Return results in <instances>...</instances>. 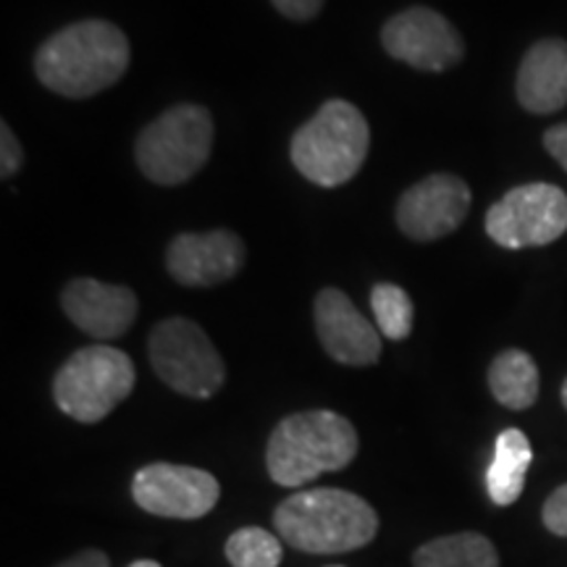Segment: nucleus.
Returning a JSON list of instances; mask_svg holds the SVG:
<instances>
[{"label":"nucleus","instance_id":"obj_1","mask_svg":"<svg viewBox=\"0 0 567 567\" xmlns=\"http://www.w3.org/2000/svg\"><path fill=\"white\" fill-rule=\"evenodd\" d=\"M130 61V40L116 24L84 19L42 42L34 55V74L55 95L90 97L122 80Z\"/></svg>","mask_w":567,"mask_h":567},{"label":"nucleus","instance_id":"obj_2","mask_svg":"<svg viewBox=\"0 0 567 567\" xmlns=\"http://www.w3.org/2000/svg\"><path fill=\"white\" fill-rule=\"evenodd\" d=\"M274 526L289 547L310 555H344L373 542L379 515L363 496L344 488H308L276 507Z\"/></svg>","mask_w":567,"mask_h":567},{"label":"nucleus","instance_id":"obj_3","mask_svg":"<svg viewBox=\"0 0 567 567\" xmlns=\"http://www.w3.org/2000/svg\"><path fill=\"white\" fill-rule=\"evenodd\" d=\"M358 455V431L331 410L295 413L276 425L266 450L268 476L279 486H305L347 467Z\"/></svg>","mask_w":567,"mask_h":567},{"label":"nucleus","instance_id":"obj_4","mask_svg":"<svg viewBox=\"0 0 567 567\" xmlns=\"http://www.w3.org/2000/svg\"><path fill=\"white\" fill-rule=\"evenodd\" d=\"M371 151V126L347 101H329L308 124L295 132V168L318 187H339L363 168Z\"/></svg>","mask_w":567,"mask_h":567},{"label":"nucleus","instance_id":"obj_5","mask_svg":"<svg viewBox=\"0 0 567 567\" xmlns=\"http://www.w3.org/2000/svg\"><path fill=\"white\" fill-rule=\"evenodd\" d=\"M213 151V116L208 109L182 103L161 113L140 132L134 145L140 172L163 187L189 182Z\"/></svg>","mask_w":567,"mask_h":567},{"label":"nucleus","instance_id":"obj_6","mask_svg":"<svg viewBox=\"0 0 567 567\" xmlns=\"http://www.w3.org/2000/svg\"><path fill=\"white\" fill-rule=\"evenodd\" d=\"M134 363L130 354L109 344L82 347L59 368L53 396L69 417L80 423H101L132 394Z\"/></svg>","mask_w":567,"mask_h":567},{"label":"nucleus","instance_id":"obj_7","mask_svg":"<svg viewBox=\"0 0 567 567\" xmlns=\"http://www.w3.org/2000/svg\"><path fill=\"white\" fill-rule=\"evenodd\" d=\"M153 371L166 386L195 400H210L226 381V365L208 334L189 318H166L153 329Z\"/></svg>","mask_w":567,"mask_h":567},{"label":"nucleus","instance_id":"obj_8","mask_svg":"<svg viewBox=\"0 0 567 567\" xmlns=\"http://www.w3.org/2000/svg\"><path fill=\"white\" fill-rule=\"evenodd\" d=\"M567 231V195L555 184L534 182L509 189L486 213V234L499 247H544Z\"/></svg>","mask_w":567,"mask_h":567},{"label":"nucleus","instance_id":"obj_9","mask_svg":"<svg viewBox=\"0 0 567 567\" xmlns=\"http://www.w3.org/2000/svg\"><path fill=\"white\" fill-rule=\"evenodd\" d=\"M132 496L151 515L197 520L216 507L221 486L200 467L153 463L137 471L132 481Z\"/></svg>","mask_w":567,"mask_h":567},{"label":"nucleus","instance_id":"obj_10","mask_svg":"<svg viewBox=\"0 0 567 567\" xmlns=\"http://www.w3.org/2000/svg\"><path fill=\"white\" fill-rule=\"evenodd\" d=\"M384 51L392 59L417 71H446L465 55L463 38L455 27L434 9H408L396 13L381 30Z\"/></svg>","mask_w":567,"mask_h":567},{"label":"nucleus","instance_id":"obj_11","mask_svg":"<svg viewBox=\"0 0 567 567\" xmlns=\"http://www.w3.org/2000/svg\"><path fill=\"white\" fill-rule=\"evenodd\" d=\"M471 203V187L460 176H425L396 203V226L415 243H434L460 229Z\"/></svg>","mask_w":567,"mask_h":567},{"label":"nucleus","instance_id":"obj_12","mask_svg":"<svg viewBox=\"0 0 567 567\" xmlns=\"http://www.w3.org/2000/svg\"><path fill=\"white\" fill-rule=\"evenodd\" d=\"M245 245L234 231L179 234L166 250V268L182 287H216L239 274Z\"/></svg>","mask_w":567,"mask_h":567},{"label":"nucleus","instance_id":"obj_13","mask_svg":"<svg viewBox=\"0 0 567 567\" xmlns=\"http://www.w3.org/2000/svg\"><path fill=\"white\" fill-rule=\"evenodd\" d=\"M63 313L76 329L95 339H118L137 321V295L124 284L74 279L61 295Z\"/></svg>","mask_w":567,"mask_h":567},{"label":"nucleus","instance_id":"obj_14","mask_svg":"<svg viewBox=\"0 0 567 567\" xmlns=\"http://www.w3.org/2000/svg\"><path fill=\"white\" fill-rule=\"evenodd\" d=\"M316 331L323 350L344 365H373L381 358V334L350 297L326 287L316 297Z\"/></svg>","mask_w":567,"mask_h":567},{"label":"nucleus","instance_id":"obj_15","mask_svg":"<svg viewBox=\"0 0 567 567\" xmlns=\"http://www.w3.org/2000/svg\"><path fill=\"white\" fill-rule=\"evenodd\" d=\"M515 92L517 103L538 116L563 111L567 105V42L547 38L530 45L517 69Z\"/></svg>","mask_w":567,"mask_h":567},{"label":"nucleus","instance_id":"obj_16","mask_svg":"<svg viewBox=\"0 0 567 567\" xmlns=\"http://www.w3.org/2000/svg\"><path fill=\"white\" fill-rule=\"evenodd\" d=\"M530 460H534V450L520 429H507L496 436L494 457L486 473V488L494 505L507 507L520 499Z\"/></svg>","mask_w":567,"mask_h":567},{"label":"nucleus","instance_id":"obj_17","mask_svg":"<svg viewBox=\"0 0 567 567\" xmlns=\"http://www.w3.org/2000/svg\"><path fill=\"white\" fill-rule=\"evenodd\" d=\"M494 400L509 410H528L538 396V368L528 352L505 350L488 368Z\"/></svg>","mask_w":567,"mask_h":567},{"label":"nucleus","instance_id":"obj_18","mask_svg":"<svg viewBox=\"0 0 567 567\" xmlns=\"http://www.w3.org/2000/svg\"><path fill=\"white\" fill-rule=\"evenodd\" d=\"M415 567H499L496 547L486 536L452 534L423 544L413 557Z\"/></svg>","mask_w":567,"mask_h":567},{"label":"nucleus","instance_id":"obj_19","mask_svg":"<svg viewBox=\"0 0 567 567\" xmlns=\"http://www.w3.org/2000/svg\"><path fill=\"white\" fill-rule=\"evenodd\" d=\"M371 308L381 334L394 339V342L410 337L415 310L405 289L396 287V284H375L371 292Z\"/></svg>","mask_w":567,"mask_h":567},{"label":"nucleus","instance_id":"obj_20","mask_svg":"<svg viewBox=\"0 0 567 567\" xmlns=\"http://www.w3.org/2000/svg\"><path fill=\"white\" fill-rule=\"evenodd\" d=\"M281 555V538L266 528H239L226 542V559L234 567H279Z\"/></svg>","mask_w":567,"mask_h":567},{"label":"nucleus","instance_id":"obj_21","mask_svg":"<svg viewBox=\"0 0 567 567\" xmlns=\"http://www.w3.org/2000/svg\"><path fill=\"white\" fill-rule=\"evenodd\" d=\"M542 520L551 534L567 538V484L555 488V492L549 494V499L544 502Z\"/></svg>","mask_w":567,"mask_h":567},{"label":"nucleus","instance_id":"obj_22","mask_svg":"<svg viewBox=\"0 0 567 567\" xmlns=\"http://www.w3.org/2000/svg\"><path fill=\"white\" fill-rule=\"evenodd\" d=\"M21 161H24V153H21L17 134H13L11 126L3 122L0 124V176H3V179H11V176L21 168Z\"/></svg>","mask_w":567,"mask_h":567},{"label":"nucleus","instance_id":"obj_23","mask_svg":"<svg viewBox=\"0 0 567 567\" xmlns=\"http://www.w3.org/2000/svg\"><path fill=\"white\" fill-rule=\"evenodd\" d=\"M271 3L276 6V11L284 13L287 19L308 21L321 13L326 0H271Z\"/></svg>","mask_w":567,"mask_h":567},{"label":"nucleus","instance_id":"obj_24","mask_svg":"<svg viewBox=\"0 0 567 567\" xmlns=\"http://www.w3.org/2000/svg\"><path fill=\"white\" fill-rule=\"evenodd\" d=\"M544 147L567 172V124H557L544 132Z\"/></svg>","mask_w":567,"mask_h":567},{"label":"nucleus","instance_id":"obj_25","mask_svg":"<svg viewBox=\"0 0 567 567\" xmlns=\"http://www.w3.org/2000/svg\"><path fill=\"white\" fill-rule=\"evenodd\" d=\"M59 567H111V559L105 557L103 551L87 549V551H80L76 557L66 559V563H61Z\"/></svg>","mask_w":567,"mask_h":567},{"label":"nucleus","instance_id":"obj_26","mask_svg":"<svg viewBox=\"0 0 567 567\" xmlns=\"http://www.w3.org/2000/svg\"><path fill=\"white\" fill-rule=\"evenodd\" d=\"M130 567H161V565L153 563V559H137V563H132Z\"/></svg>","mask_w":567,"mask_h":567},{"label":"nucleus","instance_id":"obj_27","mask_svg":"<svg viewBox=\"0 0 567 567\" xmlns=\"http://www.w3.org/2000/svg\"><path fill=\"white\" fill-rule=\"evenodd\" d=\"M563 405L567 410V379H565V384H563Z\"/></svg>","mask_w":567,"mask_h":567},{"label":"nucleus","instance_id":"obj_28","mask_svg":"<svg viewBox=\"0 0 567 567\" xmlns=\"http://www.w3.org/2000/svg\"><path fill=\"white\" fill-rule=\"evenodd\" d=\"M337 567H339V565H337Z\"/></svg>","mask_w":567,"mask_h":567}]
</instances>
